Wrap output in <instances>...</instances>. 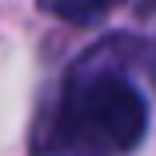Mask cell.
Masks as SVG:
<instances>
[{
    "label": "cell",
    "mask_w": 156,
    "mask_h": 156,
    "mask_svg": "<svg viewBox=\"0 0 156 156\" xmlns=\"http://www.w3.org/2000/svg\"><path fill=\"white\" fill-rule=\"evenodd\" d=\"M148 124V104L128 76L112 68H80L68 84L60 136L80 156H116L140 144Z\"/></svg>",
    "instance_id": "cell-1"
},
{
    "label": "cell",
    "mask_w": 156,
    "mask_h": 156,
    "mask_svg": "<svg viewBox=\"0 0 156 156\" xmlns=\"http://www.w3.org/2000/svg\"><path fill=\"white\" fill-rule=\"evenodd\" d=\"M48 12L64 20H96L108 12V4H48Z\"/></svg>",
    "instance_id": "cell-2"
}]
</instances>
